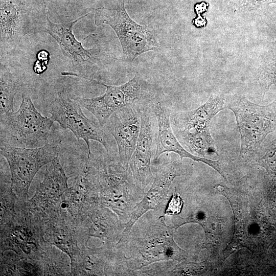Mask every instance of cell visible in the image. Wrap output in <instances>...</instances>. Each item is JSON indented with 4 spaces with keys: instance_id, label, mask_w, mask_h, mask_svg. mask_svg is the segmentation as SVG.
<instances>
[{
    "instance_id": "6da1fadb",
    "label": "cell",
    "mask_w": 276,
    "mask_h": 276,
    "mask_svg": "<svg viewBox=\"0 0 276 276\" xmlns=\"http://www.w3.org/2000/svg\"><path fill=\"white\" fill-rule=\"evenodd\" d=\"M89 172L99 192L101 204L113 212L122 222L129 216L135 196L144 193L135 183L128 166L110 155L87 157Z\"/></svg>"
},
{
    "instance_id": "7a4b0ae2",
    "label": "cell",
    "mask_w": 276,
    "mask_h": 276,
    "mask_svg": "<svg viewBox=\"0 0 276 276\" xmlns=\"http://www.w3.org/2000/svg\"><path fill=\"white\" fill-rule=\"evenodd\" d=\"M21 95L18 109L1 115V144L18 147H41L48 143L54 121L37 110L26 90Z\"/></svg>"
},
{
    "instance_id": "3957f363",
    "label": "cell",
    "mask_w": 276,
    "mask_h": 276,
    "mask_svg": "<svg viewBox=\"0 0 276 276\" xmlns=\"http://www.w3.org/2000/svg\"><path fill=\"white\" fill-rule=\"evenodd\" d=\"M28 200L22 201L11 217L0 223V253L11 250L41 260L50 245L44 239L41 222L31 212Z\"/></svg>"
},
{
    "instance_id": "277c9868",
    "label": "cell",
    "mask_w": 276,
    "mask_h": 276,
    "mask_svg": "<svg viewBox=\"0 0 276 276\" xmlns=\"http://www.w3.org/2000/svg\"><path fill=\"white\" fill-rule=\"evenodd\" d=\"M135 238L133 255L124 258L127 268L136 270L153 263L172 260L179 262L185 259L186 252L173 239V228L165 223L164 215L154 220Z\"/></svg>"
},
{
    "instance_id": "5b68a950",
    "label": "cell",
    "mask_w": 276,
    "mask_h": 276,
    "mask_svg": "<svg viewBox=\"0 0 276 276\" xmlns=\"http://www.w3.org/2000/svg\"><path fill=\"white\" fill-rule=\"evenodd\" d=\"M60 151V146L55 142L36 148L1 144V155L10 169L11 187L20 199L29 200V190L35 176L43 166L59 156Z\"/></svg>"
},
{
    "instance_id": "8992f818",
    "label": "cell",
    "mask_w": 276,
    "mask_h": 276,
    "mask_svg": "<svg viewBox=\"0 0 276 276\" xmlns=\"http://www.w3.org/2000/svg\"><path fill=\"white\" fill-rule=\"evenodd\" d=\"M226 107L235 116L241 139L240 156L253 154L266 135L275 128L276 113L273 104L260 105L240 96L227 102Z\"/></svg>"
},
{
    "instance_id": "52a82bcc",
    "label": "cell",
    "mask_w": 276,
    "mask_h": 276,
    "mask_svg": "<svg viewBox=\"0 0 276 276\" xmlns=\"http://www.w3.org/2000/svg\"><path fill=\"white\" fill-rule=\"evenodd\" d=\"M95 24L97 26L107 25L113 29L121 43L124 59L128 61L158 47L152 32L129 16L125 8L124 0H118L112 8L97 9Z\"/></svg>"
},
{
    "instance_id": "ba28073f",
    "label": "cell",
    "mask_w": 276,
    "mask_h": 276,
    "mask_svg": "<svg viewBox=\"0 0 276 276\" xmlns=\"http://www.w3.org/2000/svg\"><path fill=\"white\" fill-rule=\"evenodd\" d=\"M85 79L106 87L105 93L100 96L74 98L82 107L88 110L96 118L102 127L117 110L135 103L154 99L146 82L137 75L119 86L107 85L92 78Z\"/></svg>"
},
{
    "instance_id": "9c48e42d",
    "label": "cell",
    "mask_w": 276,
    "mask_h": 276,
    "mask_svg": "<svg viewBox=\"0 0 276 276\" xmlns=\"http://www.w3.org/2000/svg\"><path fill=\"white\" fill-rule=\"evenodd\" d=\"M51 118L62 127L71 130L78 140L85 142L88 149L87 157L91 153L90 141L101 144L109 155L110 146L103 127L88 119L83 113L80 105L71 99L64 90L58 92L49 106Z\"/></svg>"
},
{
    "instance_id": "30bf717a",
    "label": "cell",
    "mask_w": 276,
    "mask_h": 276,
    "mask_svg": "<svg viewBox=\"0 0 276 276\" xmlns=\"http://www.w3.org/2000/svg\"><path fill=\"white\" fill-rule=\"evenodd\" d=\"M88 13L73 21L57 24L52 22L47 15L41 27L40 32L50 34L58 43L63 55L71 61L75 72H63L62 75L72 76L84 79L100 61L99 49H86L82 42L78 41L73 33L76 24Z\"/></svg>"
},
{
    "instance_id": "8fae6325",
    "label": "cell",
    "mask_w": 276,
    "mask_h": 276,
    "mask_svg": "<svg viewBox=\"0 0 276 276\" xmlns=\"http://www.w3.org/2000/svg\"><path fill=\"white\" fill-rule=\"evenodd\" d=\"M46 15L34 11L26 3L1 1V55L14 50L26 35L40 32Z\"/></svg>"
},
{
    "instance_id": "7c38bea8",
    "label": "cell",
    "mask_w": 276,
    "mask_h": 276,
    "mask_svg": "<svg viewBox=\"0 0 276 276\" xmlns=\"http://www.w3.org/2000/svg\"><path fill=\"white\" fill-rule=\"evenodd\" d=\"M181 172V163L176 160H170L157 168L150 189L141 201L133 208L128 221L124 225L118 243L125 244L127 242L133 225L145 213L151 210L163 209L166 206L170 186Z\"/></svg>"
},
{
    "instance_id": "4fadbf2b",
    "label": "cell",
    "mask_w": 276,
    "mask_h": 276,
    "mask_svg": "<svg viewBox=\"0 0 276 276\" xmlns=\"http://www.w3.org/2000/svg\"><path fill=\"white\" fill-rule=\"evenodd\" d=\"M100 204L99 192L86 159L80 165L72 185L62 196L59 209L77 226Z\"/></svg>"
},
{
    "instance_id": "5bb4252c",
    "label": "cell",
    "mask_w": 276,
    "mask_h": 276,
    "mask_svg": "<svg viewBox=\"0 0 276 276\" xmlns=\"http://www.w3.org/2000/svg\"><path fill=\"white\" fill-rule=\"evenodd\" d=\"M153 100L135 103L117 110L104 125L117 143L118 159L126 166H128L138 140L142 108Z\"/></svg>"
},
{
    "instance_id": "9a60e30c",
    "label": "cell",
    "mask_w": 276,
    "mask_h": 276,
    "mask_svg": "<svg viewBox=\"0 0 276 276\" xmlns=\"http://www.w3.org/2000/svg\"><path fill=\"white\" fill-rule=\"evenodd\" d=\"M154 100L145 103L142 108L140 133L128 164L129 169L135 183L144 191L154 179L150 164L156 119L152 106Z\"/></svg>"
},
{
    "instance_id": "2e32d148",
    "label": "cell",
    "mask_w": 276,
    "mask_h": 276,
    "mask_svg": "<svg viewBox=\"0 0 276 276\" xmlns=\"http://www.w3.org/2000/svg\"><path fill=\"white\" fill-rule=\"evenodd\" d=\"M66 175L59 156L46 168L42 180L36 188L33 197L29 199L30 209L33 215L41 217L58 209L61 198L68 190Z\"/></svg>"
},
{
    "instance_id": "e0dca14e",
    "label": "cell",
    "mask_w": 276,
    "mask_h": 276,
    "mask_svg": "<svg viewBox=\"0 0 276 276\" xmlns=\"http://www.w3.org/2000/svg\"><path fill=\"white\" fill-rule=\"evenodd\" d=\"M122 223L116 214L100 204L76 226L80 248L87 246L91 237L102 240L104 244L115 245L124 229Z\"/></svg>"
},
{
    "instance_id": "ac0fdd59",
    "label": "cell",
    "mask_w": 276,
    "mask_h": 276,
    "mask_svg": "<svg viewBox=\"0 0 276 276\" xmlns=\"http://www.w3.org/2000/svg\"><path fill=\"white\" fill-rule=\"evenodd\" d=\"M38 218L41 222L47 244L65 253L72 261L81 249L74 221L59 208Z\"/></svg>"
},
{
    "instance_id": "d6986e66",
    "label": "cell",
    "mask_w": 276,
    "mask_h": 276,
    "mask_svg": "<svg viewBox=\"0 0 276 276\" xmlns=\"http://www.w3.org/2000/svg\"><path fill=\"white\" fill-rule=\"evenodd\" d=\"M152 106L158 124L156 148L154 156L155 160H157L164 153L174 152L179 156L180 160L186 157L194 161L202 162L214 169L225 178L218 160L193 155L186 150L180 144L171 128L170 121V110L165 103L155 100Z\"/></svg>"
},
{
    "instance_id": "ffe728a7",
    "label": "cell",
    "mask_w": 276,
    "mask_h": 276,
    "mask_svg": "<svg viewBox=\"0 0 276 276\" xmlns=\"http://www.w3.org/2000/svg\"><path fill=\"white\" fill-rule=\"evenodd\" d=\"M116 256L115 245L104 244L99 248H81L71 261V275H116Z\"/></svg>"
},
{
    "instance_id": "44dd1931",
    "label": "cell",
    "mask_w": 276,
    "mask_h": 276,
    "mask_svg": "<svg viewBox=\"0 0 276 276\" xmlns=\"http://www.w3.org/2000/svg\"><path fill=\"white\" fill-rule=\"evenodd\" d=\"M224 97L212 96L198 108L176 113L174 123L178 132L210 131L209 126L213 118L224 109Z\"/></svg>"
},
{
    "instance_id": "7402d4cb",
    "label": "cell",
    "mask_w": 276,
    "mask_h": 276,
    "mask_svg": "<svg viewBox=\"0 0 276 276\" xmlns=\"http://www.w3.org/2000/svg\"><path fill=\"white\" fill-rule=\"evenodd\" d=\"M1 256V275H43L42 260L8 250Z\"/></svg>"
},
{
    "instance_id": "603a6c76",
    "label": "cell",
    "mask_w": 276,
    "mask_h": 276,
    "mask_svg": "<svg viewBox=\"0 0 276 276\" xmlns=\"http://www.w3.org/2000/svg\"><path fill=\"white\" fill-rule=\"evenodd\" d=\"M23 82L1 61L0 113L14 111L13 101L18 93L26 90Z\"/></svg>"
},
{
    "instance_id": "cb8c5ba5",
    "label": "cell",
    "mask_w": 276,
    "mask_h": 276,
    "mask_svg": "<svg viewBox=\"0 0 276 276\" xmlns=\"http://www.w3.org/2000/svg\"><path fill=\"white\" fill-rule=\"evenodd\" d=\"M180 141L193 154L205 157L208 155L215 154L218 155L215 148V143L210 131L206 132H178Z\"/></svg>"
},
{
    "instance_id": "d4e9b609",
    "label": "cell",
    "mask_w": 276,
    "mask_h": 276,
    "mask_svg": "<svg viewBox=\"0 0 276 276\" xmlns=\"http://www.w3.org/2000/svg\"><path fill=\"white\" fill-rule=\"evenodd\" d=\"M65 253L49 245L42 257L43 275H71L70 258Z\"/></svg>"
},
{
    "instance_id": "484cf974",
    "label": "cell",
    "mask_w": 276,
    "mask_h": 276,
    "mask_svg": "<svg viewBox=\"0 0 276 276\" xmlns=\"http://www.w3.org/2000/svg\"><path fill=\"white\" fill-rule=\"evenodd\" d=\"M271 52L264 64L263 75L268 87L276 84V41L273 45Z\"/></svg>"
},
{
    "instance_id": "4316f807",
    "label": "cell",
    "mask_w": 276,
    "mask_h": 276,
    "mask_svg": "<svg viewBox=\"0 0 276 276\" xmlns=\"http://www.w3.org/2000/svg\"><path fill=\"white\" fill-rule=\"evenodd\" d=\"M258 165L276 174V139L268 146L265 154L259 159Z\"/></svg>"
},
{
    "instance_id": "83f0119b",
    "label": "cell",
    "mask_w": 276,
    "mask_h": 276,
    "mask_svg": "<svg viewBox=\"0 0 276 276\" xmlns=\"http://www.w3.org/2000/svg\"><path fill=\"white\" fill-rule=\"evenodd\" d=\"M275 3L276 0H239L235 7L237 10H251L265 5Z\"/></svg>"
},
{
    "instance_id": "f1b7e54d",
    "label": "cell",
    "mask_w": 276,
    "mask_h": 276,
    "mask_svg": "<svg viewBox=\"0 0 276 276\" xmlns=\"http://www.w3.org/2000/svg\"><path fill=\"white\" fill-rule=\"evenodd\" d=\"M209 4L205 2H201L195 4L194 9L197 17L192 20V24L197 28H202L206 26V19L201 16V14L206 12L209 8Z\"/></svg>"
},
{
    "instance_id": "f546056e",
    "label": "cell",
    "mask_w": 276,
    "mask_h": 276,
    "mask_svg": "<svg viewBox=\"0 0 276 276\" xmlns=\"http://www.w3.org/2000/svg\"><path fill=\"white\" fill-rule=\"evenodd\" d=\"M183 201L182 199L178 194H174L169 202L165 213L171 215L178 214L181 211Z\"/></svg>"
},
{
    "instance_id": "4dcf8cb0",
    "label": "cell",
    "mask_w": 276,
    "mask_h": 276,
    "mask_svg": "<svg viewBox=\"0 0 276 276\" xmlns=\"http://www.w3.org/2000/svg\"><path fill=\"white\" fill-rule=\"evenodd\" d=\"M50 0H27V6L35 12L45 14L47 6Z\"/></svg>"
},
{
    "instance_id": "1f68e13d",
    "label": "cell",
    "mask_w": 276,
    "mask_h": 276,
    "mask_svg": "<svg viewBox=\"0 0 276 276\" xmlns=\"http://www.w3.org/2000/svg\"><path fill=\"white\" fill-rule=\"evenodd\" d=\"M27 0H1V1L10 2L15 4H25Z\"/></svg>"
}]
</instances>
